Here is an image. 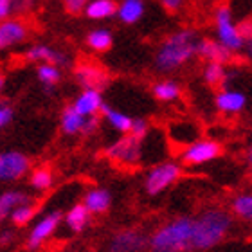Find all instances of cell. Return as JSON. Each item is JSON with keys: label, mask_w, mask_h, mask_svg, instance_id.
<instances>
[{"label": "cell", "mask_w": 252, "mask_h": 252, "mask_svg": "<svg viewBox=\"0 0 252 252\" xmlns=\"http://www.w3.org/2000/svg\"><path fill=\"white\" fill-rule=\"evenodd\" d=\"M150 238L137 229H125L114 234L108 243V252H142L148 249Z\"/></svg>", "instance_id": "10"}, {"label": "cell", "mask_w": 252, "mask_h": 252, "mask_svg": "<svg viewBox=\"0 0 252 252\" xmlns=\"http://www.w3.org/2000/svg\"><path fill=\"white\" fill-rule=\"evenodd\" d=\"M146 13V2L144 0H121L117 2V13L116 16L123 24H137Z\"/></svg>", "instance_id": "16"}, {"label": "cell", "mask_w": 252, "mask_h": 252, "mask_svg": "<svg viewBox=\"0 0 252 252\" xmlns=\"http://www.w3.org/2000/svg\"><path fill=\"white\" fill-rule=\"evenodd\" d=\"M27 62H34V63H53V65H58L60 68L67 67L68 65V56L63 51L51 47L47 43H34L24 53Z\"/></svg>", "instance_id": "13"}, {"label": "cell", "mask_w": 252, "mask_h": 252, "mask_svg": "<svg viewBox=\"0 0 252 252\" xmlns=\"http://www.w3.org/2000/svg\"><path fill=\"white\" fill-rule=\"evenodd\" d=\"M83 204L92 215H103V213H106V211L110 209L112 196L106 189L95 188V189H90L89 193L85 194Z\"/></svg>", "instance_id": "19"}, {"label": "cell", "mask_w": 252, "mask_h": 252, "mask_svg": "<svg viewBox=\"0 0 252 252\" xmlns=\"http://www.w3.org/2000/svg\"><path fill=\"white\" fill-rule=\"evenodd\" d=\"M238 27H240V32H242L243 40H245V38H252V18H247V20L240 22Z\"/></svg>", "instance_id": "39"}, {"label": "cell", "mask_w": 252, "mask_h": 252, "mask_svg": "<svg viewBox=\"0 0 252 252\" xmlns=\"http://www.w3.org/2000/svg\"><path fill=\"white\" fill-rule=\"evenodd\" d=\"M85 42H87L90 51H94V53H106L112 47V43H114V36H112V32L108 29L97 27V29H92L87 34Z\"/></svg>", "instance_id": "25"}, {"label": "cell", "mask_w": 252, "mask_h": 252, "mask_svg": "<svg viewBox=\"0 0 252 252\" xmlns=\"http://www.w3.org/2000/svg\"><path fill=\"white\" fill-rule=\"evenodd\" d=\"M26 202H31V198L24 191H18V189H11V191H5V193L0 194V223L7 220L11 213Z\"/></svg>", "instance_id": "20"}, {"label": "cell", "mask_w": 252, "mask_h": 252, "mask_svg": "<svg viewBox=\"0 0 252 252\" xmlns=\"http://www.w3.org/2000/svg\"><path fill=\"white\" fill-rule=\"evenodd\" d=\"M60 221H62V213L60 211H51L45 216H42L40 220L32 225L31 232H29V238H27V249L29 251H38L42 247L45 240L53 236L54 231L58 229Z\"/></svg>", "instance_id": "9"}, {"label": "cell", "mask_w": 252, "mask_h": 252, "mask_svg": "<svg viewBox=\"0 0 252 252\" xmlns=\"http://www.w3.org/2000/svg\"><path fill=\"white\" fill-rule=\"evenodd\" d=\"M31 169V160L20 152L0 153V182L20 180Z\"/></svg>", "instance_id": "7"}, {"label": "cell", "mask_w": 252, "mask_h": 252, "mask_svg": "<svg viewBox=\"0 0 252 252\" xmlns=\"http://www.w3.org/2000/svg\"><path fill=\"white\" fill-rule=\"evenodd\" d=\"M63 5H65V9H67V13H70V15H79V13H83L85 5H87V2L89 0H62Z\"/></svg>", "instance_id": "34"}, {"label": "cell", "mask_w": 252, "mask_h": 252, "mask_svg": "<svg viewBox=\"0 0 252 252\" xmlns=\"http://www.w3.org/2000/svg\"><path fill=\"white\" fill-rule=\"evenodd\" d=\"M204 81L209 87H221L227 81L225 65L216 62H207L204 67Z\"/></svg>", "instance_id": "28"}, {"label": "cell", "mask_w": 252, "mask_h": 252, "mask_svg": "<svg viewBox=\"0 0 252 252\" xmlns=\"http://www.w3.org/2000/svg\"><path fill=\"white\" fill-rule=\"evenodd\" d=\"M13 240H15V232L11 231V229L0 231V245H9Z\"/></svg>", "instance_id": "40"}, {"label": "cell", "mask_w": 252, "mask_h": 252, "mask_svg": "<svg viewBox=\"0 0 252 252\" xmlns=\"http://www.w3.org/2000/svg\"><path fill=\"white\" fill-rule=\"evenodd\" d=\"M245 101H247L245 95L242 92H236V90L221 89L216 94V106L223 114H238V112H242L243 106H245Z\"/></svg>", "instance_id": "17"}, {"label": "cell", "mask_w": 252, "mask_h": 252, "mask_svg": "<svg viewBox=\"0 0 252 252\" xmlns=\"http://www.w3.org/2000/svg\"><path fill=\"white\" fill-rule=\"evenodd\" d=\"M54 182V175L53 171L45 166H40V168L32 169L31 177H29V184H31L32 189L36 191H47Z\"/></svg>", "instance_id": "29"}, {"label": "cell", "mask_w": 252, "mask_h": 252, "mask_svg": "<svg viewBox=\"0 0 252 252\" xmlns=\"http://www.w3.org/2000/svg\"><path fill=\"white\" fill-rule=\"evenodd\" d=\"M34 213H36V205H32L31 202H26V204L18 205V207L11 213L9 218L16 227H24L32 220Z\"/></svg>", "instance_id": "30"}, {"label": "cell", "mask_w": 252, "mask_h": 252, "mask_svg": "<svg viewBox=\"0 0 252 252\" xmlns=\"http://www.w3.org/2000/svg\"><path fill=\"white\" fill-rule=\"evenodd\" d=\"M193 236L191 218H175L153 232L148 242L150 252H189Z\"/></svg>", "instance_id": "3"}, {"label": "cell", "mask_w": 252, "mask_h": 252, "mask_svg": "<svg viewBox=\"0 0 252 252\" xmlns=\"http://www.w3.org/2000/svg\"><path fill=\"white\" fill-rule=\"evenodd\" d=\"M182 175V168L177 162H160L146 173L144 179V189L148 194H160L162 191L173 186Z\"/></svg>", "instance_id": "5"}, {"label": "cell", "mask_w": 252, "mask_h": 252, "mask_svg": "<svg viewBox=\"0 0 252 252\" xmlns=\"http://www.w3.org/2000/svg\"><path fill=\"white\" fill-rule=\"evenodd\" d=\"M101 112H103L105 119L108 121V125H110L114 130L121 131V133H130L131 125H133V119H131L130 116H126V114H123V112H119V110H114V108H110V106H106V105H103Z\"/></svg>", "instance_id": "27"}, {"label": "cell", "mask_w": 252, "mask_h": 252, "mask_svg": "<svg viewBox=\"0 0 252 252\" xmlns=\"http://www.w3.org/2000/svg\"><path fill=\"white\" fill-rule=\"evenodd\" d=\"M103 105H105V103H103L101 90H94V89H83L81 94H79L72 103L74 108L85 117L97 116V112H101Z\"/></svg>", "instance_id": "15"}, {"label": "cell", "mask_w": 252, "mask_h": 252, "mask_svg": "<svg viewBox=\"0 0 252 252\" xmlns=\"http://www.w3.org/2000/svg\"><path fill=\"white\" fill-rule=\"evenodd\" d=\"M99 117L97 116H89L85 119V125H83V130H81V135L89 137V135H94L95 131L99 130Z\"/></svg>", "instance_id": "33"}, {"label": "cell", "mask_w": 252, "mask_h": 252, "mask_svg": "<svg viewBox=\"0 0 252 252\" xmlns=\"http://www.w3.org/2000/svg\"><path fill=\"white\" fill-rule=\"evenodd\" d=\"M36 0H15V15H26L34 7Z\"/></svg>", "instance_id": "37"}, {"label": "cell", "mask_w": 252, "mask_h": 252, "mask_svg": "<svg viewBox=\"0 0 252 252\" xmlns=\"http://www.w3.org/2000/svg\"><path fill=\"white\" fill-rule=\"evenodd\" d=\"M221 146L215 141H196L193 144H189L182 152V162L188 166H198V164H205L209 160H215L216 157H220Z\"/></svg>", "instance_id": "12"}, {"label": "cell", "mask_w": 252, "mask_h": 252, "mask_svg": "<svg viewBox=\"0 0 252 252\" xmlns=\"http://www.w3.org/2000/svg\"><path fill=\"white\" fill-rule=\"evenodd\" d=\"M90 215L92 213L85 207V204H76L65 215V223H67V227L72 232H81L90 223Z\"/></svg>", "instance_id": "22"}, {"label": "cell", "mask_w": 252, "mask_h": 252, "mask_svg": "<svg viewBox=\"0 0 252 252\" xmlns=\"http://www.w3.org/2000/svg\"><path fill=\"white\" fill-rule=\"evenodd\" d=\"M15 15V0H0V22Z\"/></svg>", "instance_id": "35"}, {"label": "cell", "mask_w": 252, "mask_h": 252, "mask_svg": "<svg viewBox=\"0 0 252 252\" xmlns=\"http://www.w3.org/2000/svg\"><path fill=\"white\" fill-rule=\"evenodd\" d=\"M160 5H162L168 13H177V11L182 9L184 0H160Z\"/></svg>", "instance_id": "38"}, {"label": "cell", "mask_w": 252, "mask_h": 252, "mask_svg": "<svg viewBox=\"0 0 252 252\" xmlns=\"http://www.w3.org/2000/svg\"><path fill=\"white\" fill-rule=\"evenodd\" d=\"M4 87H5V78L0 74V94H2V90H4Z\"/></svg>", "instance_id": "42"}, {"label": "cell", "mask_w": 252, "mask_h": 252, "mask_svg": "<svg viewBox=\"0 0 252 252\" xmlns=\"http://www.w3.org/2000/svg\"><path fill=\"white\" fill-rule=\"evenodd\" d=\"M232 51L220 43L218 40H211V38H200L198 43V56L205 62H216V63H229L232 60Z\"/></svg>", "instance_id": "14"}, {"label": "cell", "mask_w": 252, "mask_h": 252, "mask_svg": "<svg viewBox=\"0 0 252 252\" xmlns=\"http://www.w3.org/2000/svg\"><path fill=\"white\" fill-rule=\"evenodd\" d=\"M249 162L252 164V148H251V152H249Z\"/></svg>", "instance_id": "43"}, {"label": "cell", "mask_w": 252, "mask_h": 252, "mask_svg": "<svg viewBox=\"0 0 252 252\" xmlns=\"http://www.w3.org/2000/svg\"><path fill=\"white\" fill-rule=\"evenodd\" d=\"M200 38L194 29H179L164 38L158 45L153 65L158 72L169 74L184 67L194 56H198Z\"/></svg>", "instance_id": "1"}, {"label": "cell", "mask_w": 252, "mask_h": 252, "mask_svg": "<svg viewBox=\"0 0 252 252\" xmlns=\"http://www.w3.org/2000/svg\"><path fill=\"white\" fill-rule=\"evenodd\" d=\"M232 213L243 220L252 221V194H240L232 200Z\"/></svg>", "instance_id": "31"}, {"label": "cell", "mask_w": 252, "mask_h": 252, "mask_svg": "<svg viewBox=\"0 0 252 252\" xmlns=\"http://www.w3.org/2000/svg\"><path fill=\"white\" fill-rule=\"evenodd\" d=\"M36 76L42 83L43 90L51 94L53 89L60 83L62 79V68L58 65H53V63H40L36 67Z\"/></svg>", "instance_id": "24"}, {"label": "cell", "mask_w": 252, "mask_h": 252, "mask_svg": "<svg viewBox=\"0 0 252 252\" xmlns=\"http://www.w3.org/2000/svg\"><path fill=\"white\" fill-rule=\"evenodd\" d=\"M13 119V108L7 103H0V130L5 128Z\"/></svg>", "instance_id": "36"}, {"label": "cell", "mask_w": 252, "mask_h": 252, "mask_svg": "<svg viewBox=\"0 0 252 252\" xmlns=\"http://www.w3.org/2000/svg\"><path fill=\"white\" fill-rule=\"evenodd\" d=\"M231 227V216L223 209H209L193 220L191 251H207L220 243Z\"/></svg>", "instance_id": "2"}, {"label": "cell", "mask_w": 252, "mask_h": 252, "mask_svg": "<svg viewBox=\"0 0 252 252\" xmlns=\"http://www.w3.org/2000/svg\"><path fill=\"white\" fill-rule=\"evenodd\" d=\"M215 27H216V40L223 43L232 53H242L243 36L240 32L238 24H234L232 9L229 5L221 4L215 11Z\"/></svg>", "instance_id": "4"}, {"label": "cell", "mask_w": 252, "mask_h": 252, "mask_svg": "<svg viewBox=\"0 0 252 252\" xmlns=\"http://www.w3.org/2000/svg\"><path fill=\"white\" fill-rule=\"evenodd\" d=\"M130 133L133 137H137V139L144 141V139L148 137V133H150V123H148L146 119H133Z\"/></svg>", "instance_id": "32"}, {"label": "cell", "mask_w": 252, "mask_h": 252, "mask_svg": "<svg viewBox=\"0 0 252 252\" xmlns=\"http://www.w3.org/2000/svg\"><path fill=\"white\" fill-rule=\"evenodd\" d=\"M105 155L121 166H135L142 157V141L131 133H125L105 150Z\"/></svg>", "instance_id": "6"}, {"label": "cell", "mask_w": 252, "mask_h": 252, "mask_svg": "<svg viewBox=\"0 0 252 252\" xmlns=\"http://www.w3.org/2000/svg\"><path fill=\"white\" fill-rule=\"evenodd\" d=\"M85 119L87 117L81 116L72 105H68L63 108L62 114V130L65 135H78L83 130Z\"/></svg>", "instance_id": "23"}, {"label": "cell", "mask_w": 252, "mask_h": 252, "mask_svg": "<svg viewBox=\"0 0 252 252\" xmlns=\"http://www.w3.org/2000/svg\"><path fill=\"white\" fill-rule=\"evenodd\" d=\"M169 139L177 144L189 146L198 141V128L193 123H173L169 125Z\"/></svg>", "instance_id": "21"}, {"label": "cell", "mask_w": 252, "mask_h": 252, "mask_svg": "<svg viewBox=\"0 0 252 252\" xmlns=\"http://www.w3.org/2000/svg\"><path fill=\"white\" fill-rule=\"evenodd\" d=\"M74 78L83 89H94V90H105L110 83V76L105 68L97 63H79L74 68Z\"/></svg>", "instance_id": "8"}, {"label": "cell", "mask_w": 252, "mask_h": 252, "mask_svg": "<svg viewBox=\"0 0 252 252\" xmlns=\"http://www.w3.org/2000/svg\"><path fill=\"white\" fill-rule=\"evenodd\" d=\"M153 95L157 101H162V103H171V101L179 99L180 97V85L173 79H162V81H157L152 89Z\"/></svg>", "instance_id": "26"}, {"label": "cell", "mask_w": 252, "mask_h": 252, "mask_svg": "<svg viewBox=\"0 0 252 252\" xmlns=\"http://www.w3.org/2000/svg\"><path fill=\"white\" fill-rule=\"evenodd\" d=\"M29 36V26L22 18H7L0 22V51H7L24 43Z\"/></svg>", "instance_id": "11"}, {"label": "cell", "mask_w": 252, "mask_h": 252, "mask_svg": "<svg viewBox=\"0 0 252 252\" xmlns=\"http://www.w3.org/2000/svg\"><path fill=\"white\" fill-rule=\"evenodd\" d=\"M242 53H243V56L249 60V62H252V38H245V40H243Z\"/></svg>", "instance_id": "41"}, {"label": "cell", "mask_w": 252, "mask_h": 252, "mask_svg": "<svg viewBox=\"0 0 252 252\" xmlns=\"http://www.w3.org/2000/svg\"><path fill=\"white\" fill-rule=\"evenodd\" d=\"M83 13L90 20H106L116 16L117 2L116 0H89Z\"/></svg>", "instance_id": "18"}]
</instances>
